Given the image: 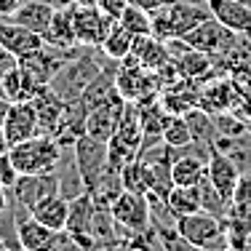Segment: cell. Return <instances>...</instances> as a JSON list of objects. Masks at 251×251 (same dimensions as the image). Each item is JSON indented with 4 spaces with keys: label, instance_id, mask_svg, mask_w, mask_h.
Wrapping results in <instances>:
<instances>
[{
    "label": "cell",
    "instance_id": "cell-1",
    "mask_svg": "<svg viewBox=\"0 0 251 251\" xmlns=\"http://www.w3.org/2000/svg\"><path fill=\"white\" fill-rule=\"evenodd\" d=\"M107 64H115V59L104 56L99 49L77 46V51L62 64V70L53 75V80L49 86L56 91V97L62 99L64 104H70V101L80 99V94L86 91V86L107 67Z\"/></svg>",
    "mask_w": 251,
    "mask_h": 251
},
{
    "label": "cell",
    "instance_id": "cell-2",
    "mask_svg": "<svg viewBox=\"0 0 251 251\" xmlns=\"http://www.w3.org/2000/svg\"><path fill=\"white\" fill-rule=\"evenodd\" d=\"M211 11L206 3H195V0H171L163 8L150 11V35L158 40H174L184 38L190 29H195L203 19H208Z\"/></svg>",
    "mask_w": 251,
    "mask_h": 251
},
{
    "label": "cell",
    "instance_id": "cell-3",
    "mask_svg": "<svg viewBox=\"0 0 251 251\" xmlns=\"http://www.w3.org/2000/svg\"><path fill=\"white\" fill-rule=\"evenodd\" d=\"M59 152H62L59 142L51 134H43V131L29 136L25 142H19V145L8 147V158L19 174H46V171H53L59 163Z\"/></svg>",
    "mask_w": 251,
    "mask_h": 251
},
{
    "label": "cell",
    "instance_id": "cell-4",
    "mask_svg": "<svg viewBox=\"0 0 251 251\" xmlns=\"http://www.w3.org/2000/svg\"><path fill=\"white\" fill-rule=\"evenodd\" d=\"M115 88L118 94L126 101H150L160 97V80L155 75V70H147L145 64H139L134 56H126L118 64V73H115Z\"/></svg>",
    "mask_w": 251,
    "mask_h": 251
},
{
    "label": "cell",
    "instance_id": "cell-5",
    "mask_svg": "<svg viewBox=\"0 0 251 251\" xmlns=\"http://www.w3.org/2000/svg\"><path fill=\"white\" fill-rule=\"evenodd\" d=\"M110 211H112V219H115V225H118V238H121V241L131 238L134 232H145V230L152 227L150 206H147L145 195H136V193L123 190V193L115 198V203L110 206Z\"/></svg>",
    "mask_w": 251,
    "mask_h": 251
},
{
    "label": "cell",
    "instance_id": "cell-6",
    "mask_svg": "<svg viewBox=\"0 0 251 251\" xmlns=\"http://www.w3.org/2000/svg\"><path fill=\"white\" fill-rule=\"evenodd\" d=\"M75 51H77V46L70 49V51H62V49H56V46H51V43H43L35 51L19 56V70L29 77V80L38 83V86H49V83L53 80V75L62 70V64L67 62Z\"/></svg>",
    "mask_w": 251,
    "mask_h": 251
},
{
    "label": "cell",
    "instance_id": "cell-7",
    "mask_svg": "<svg viewBox=\"0 0 251 251\" xmlns=\"http://www.w3.org/2000/svg\"><path fill=\"white\" fill-rule=\"evenodd\" d=\"M243 101V91L235 86L230 75H211L201 83L198 107L208 115H222V112H235Z\"/></svg>",
    "mask_w": 251,
    "mask_h": 251
},
{
    "label": "cell",
    "instance_id": "cell-8",
    "mask_svg": "<svg viewBox=\"0 0 251 251\" xmlns=\"http://www.w3.org/2000/svg\"><path fill=\"white\" fill-rule=\"evenodd\" d=\"M176 230L182 232L190 243H195L198 249H208V246H214V243L225 241V222L219 217H214V214L203 211V208L179 217Z\"/></svg>",
    "mask_w": 251,
    "mask_h": 251
},
{
    "label": "cell",
    "instance_id": "cell-9",
    "mask_svg": "<svg viewBox=\"0 0 251 251\" xmlns=\"http://www.w3.org/2000/svg\"><path fill=\"white\" fill-rule=\"evenodd\" d=\"M123 110H126V99L115 91L107 101H101L99 107L88 110V115H86V134L91 136V139L104 142V145H107V142L112 139V134H115L118 123H121Z\"/></svg>",
    "mask_w": 251,
    "mask_h": 251
},
{
    "label": "cell",
    "instance_id": "cell-10",
    "mask_svg": "<svg viewBox=\"0 0 251 251\" xmlns=\"http://www.w3.org/2000/svg\"><path fill=\"white\" fill-rule=\"evenodd\" d=\"M73 19H75L77 46H88V49H99L104 35L110 32V27H112V19H107L94 3L73 5Z\"/></svg>",
    "mask_w": 251,
    "mask_h": 251
},
{
    "label": "cell",
    "instance_id": "cell-11",
    "mask_svg": "<svg viewBox=\"0 0 251 251\" xmlns=\"http://www.w3.org/2000/svg\"><path fill=\"white\" fill-rule=\"evenodd\" d=\"M75 160H77V171L83 176L86 190H91L97 184V179L104 174L107 169V145L104 142L91 139L88 134H83L75 142Z\"/></svg>",
    "mask_w": 251,
    "mask_h": 251
},
{
    "label": "cell",
    "instance_id": "cell-12",
    "mask_svg": "<svg viewBox=\"0 0 251 251\" xmlns=\"http://www.w3.org/2000/svg\"><path fill=\"white\" fill-rule=\"evenodd\" d=\"M206 179L211 182V187L217 190L227 203H232V195H235V184H238V179H241V171H238V166L232 163L217 145L208 147Z\"/></svg>",
    "mask_w": 251,
    "mask_h": 251
},
{
    "label": "cell",
    "instance_id": "cell-13",
    "mask_svg": "<svg viewBox=\"0 0 251 251\" xmlns=\"http://www.w3.org/2000/svg\"><path fill=\"white\" fill-rule=\"evenodd\" d=\"M3 134L8 147L19 145V142L29 139V136L40 134V123H38V112H35L32 101H11L8 112L3 118Z\"/></svg>",
    "mask_w": 251,
    "mask_h": 251
},
{
    "label": "cell",
    "instance_id": "cell-14",
    "mask_svg": "<svg viewBox=\"0 0 251 251\" xmlns=\"http://www.w3.org/2000/svg\"><path fill=\"white\" fill-rule=\"evenodd\" d=\"M59 193V179L53 171H46V174H19V179L11 187V198L16 203H22L25 208L32 211L35 203H40L49 195Z\"/></svg>",
    "mask_w": 251,
    "mask_h": 251
},
{
    "label": "cell",
    "instance_id": "cell-15",
    "mask_svg": "<svg viewBox=\"0 0 251 251\" xmlns=\"http://www.w3.org/2000/svg\"><path fill=\"white\" fill-rule=\"evenodd\" d=\"M94 206H97V201L91 198V193H80L77 198L70 201V217H67V227L64 230L70 232V235L77 238V243H80L83 249L94 251L99 249L97 241L91 238V222H94Z\"/></svg>",
    "mask_w": 251,
    "mask_h": 251
},
{
    "label": "cell",
    "instance_id": "cell-16",
    "mask_svg": "<svg viewBox=\"0 0 251 251\" xmlns=\"http://www.w3.org/2000/svg\"><path fill=\"white\" fill-rule=\"evenodd\" d=\"M198 97H201V80L179 77V80L160 88L158 99L171 115H184L187 110H195V107H198Z\"/></svg>",
    "mask_w": 251,
    "mask_h": 251
},
{
    "label": "cell",
    "instance_id": "cell-17",
    "mask_svg": "<svg viewBox=\"0 0 251 251\" xmlns=\"http://www.w3.org/2000/svg\"><path fill=\"white\" fill-rule=\"evenodd\" d=\"M211 16L238 35H251V5L243 0H206Z\"/></svg>",
    "mask_w": 251,
    "mask_h": 251
},
{
    "label": "cell",
    "instance_id": "cell-18",
    "mask_svg": "<svg viewBox=\"0 0 251 251\" xmlns=\"http://www.w3.org/2000/svg\"><path fill=\"white\" fill-rule=\"evenodd\" d=\"M62 152H59V163L53 169V174L59 179V195L67 201L77 198L80 193H86V184H83V176L77 171V160H75V145H62Z\"/></svg>",
    "mask_w": 251,
    "mask_h": 251
},
{
    "label": "cell",
    "instance_id": "cell-19",
    "mask_svg": "<svg viewBox=\"0 0 251 251\" xmlns=\"http://www.w3.org/2000/svg\"><path fill=\"white\" fill-rule=\"evenodd\" d=\"M46 40L40 38V35H35V32H29L27 27L16 25L14 19H0V46H3L5 51H11L16 59L25 56L29 51H35Z\"/></svg>",
    "mask_w": 251,
    "mask_h": 251
},
{
    "label": "cell",
    "instance_id": "cell-20",
    "mask_svg": "<svg viewBox=\"0 0 251 251\" xmlns=\"http://www.w3.org/2000/svg\"><path fill=\"white\" fill-rule=\"evenodd\" d=\"M51 16H53V5L49 0H25L16 8V14L8 16V19H14L16 25L27 27L29 32L40 35V38H46L51 27Z\"/></svg>",
    "mask_w": 251,
    "mask_h": 251
},
{
    "label": "cell",
    "instance_id": "cell-21",
    "mask_svg": "<svg viewBox=\"0 0 251 251\" xmlns=\"http://www.w3.org/2000/svg\"><path fill=\"white\" fill-rule=\"evenodd\" d=\"M16 232H19L22 251H51L53 241H56V235H59L56 230H51V227H46L43 222H38L32 214H27V217H22L19 222H16Z\"/></svg>",
    "mask_w": 251,
    "mask_h": 251
},
{
    "label": "cell",
    "instance_id": "cell-22",
    "mask_svg": "<svg viewBox=\"0 0 251 251\" xmlns=\"http://www.w3.org/2000/svg\"><path fill=\"white\" fill-rule=\"evenodd\" d=\"M32 107L35 112H38V123H40V131L43 134H51L56 131L59 121H62V112H64V101L56 97V91H53L51 86H40L38 94H35L32 99Z\"/></svg>",
    "mask_w": 251,
    "mask_h": 251
},
{
    "label": "cell",
    "instance_id": "cell-23",
    "mask_svg": "<svg viewBox=\"0 0 251 251\" xmlns=\"http://www.w3.org/2000/svg\"><path fill=\"white\" fill-rule=\"evenodd\" d=\"M46 43L56 46L62 51H70L77 46V38H75V19H73V5H59L53 8V16H51V27H49V35H46Z\"/></svg>",
    "mask_w": 251,
    "mask_h": 251
},
{
    "label": "cell",
    "instance_id": "cell-24",
    "mask_svg": "<svg viewBox=\"0 0 251 251\" xmlns=\"http://www.w3.org/2000/svg\"><path fill=\"white\" fill-rule=\"evenodd\" d=\"M32 217L38 219V222H43L46 227H51V230L62 232L64 227H67V217H70V201L62 198V195H49V198H43L40 203H35L32 206Z\"/></svg>",
    "mask_w": 251,
    "mask_h": 251
},
{
    "label": "cell",
    "instance_id": "cell-25",
    "mask_svg": "<svg viewBox=\"0 0 251 251\" xmlns=\"http://www.w3.org/2000/svg\"><path fill=\"white\" fill-rule=\"evenodd\" d=\"M121 179H123V190L136 193V195H147L155 187L152 166L145 158H134L131 163H126L121 169Z\"/></svg>",
    "mask_w": 251,
    "mask_h": 251
},
{
    "label": "cell",
    "instance_id": "cell-26",
    "mask_svg": "<svg viewBox=\"0 0 251 251\" xmlns=\"http://www.w3.org/2000/svg\"><path fill=\"white\" fill-rule=\"evenodd\" d=\"M131 56L139 64H145L147 70H158L160 64L169 62V49H166L163 40L152 38V35H136L134 38V49H131Z\"/></svg>",
    "mask_w": 251,
    "mask_h": 251
},
{
    "label": "cell",
    "instance_id": "cell-27",
    "mask_svg": "<svg viewBox=\"0 0 251 251\" xmlns=\"http://www.w3.org/2000/svg\"><path fill=\"white\" fill-rule=\"evenodd\" d=\"M38 88L40 86L22 73L19 64L0 75V94H3L8 101H29L35 94H38Z\"/></svg>",
    "mask_w": 251,
    "mask_h": 251
},
{
    "label": "cell",
    "instance_id": "cell-28",
    "mask_svg": "<svg viewBox=\"0 0 251 251\" xmlns=\"http://www.w3.org/2000/svg\"><path fill=\"white\" fill-rule=\"evenodd\" d=\"M134 38H136V35H131L121 22H112V27H110V32L104 35L99 51L104 53V56L121 62V59H126L131 53V49H134Z\"/></svg>",
    "mask_w": 251,
    "mask_h": 251
},
{
    "label": "cell",
    "instance_id": "cell-29",
    "mask_svg": "<svg viewBox=\"0 0 251 251\" xmlns=\"http://www.w3.org/2000/svg\"><path fill=\"white\" fill-rule=\"evenodd\" d=\"M166 203H169L171 214L179 219L184 214H193V211H201V184L195 187H184V184H174L166 195Z\"/></svg>",
    "mask_w": 251,
    "mask_h": 251
},
{
    "label": "cell",
    "instance_id": "cell-30",
    "mask_svg": "<svg viewBox=\"0 0 251 251\" xmlns=\"http://www.w3.org/2000/svg\"><path fill=\"white\" fill-rule=\"evenodd\" d=\"M184 118H187L190 134H193V142H201V145H214V142L219 139L217 123H214V115H208L206 110L195 107V110H187V112H184Z\"/></svg>",
    "mask_w": 251,
    "mask_h": 251
},
{
    "label": "cell",
    "instance_id": "cell-31",
    "mask_svg": "<svg viewBox=\"0 0 251 251\" xmlns=\"http://www.w3.org/2000/svg\"><path fill=\"white\" fill-rule=\"evenodd\" d=\"M91 198L97 201V203H104V206H112L115 203V198L123 193V179H121V171L118 169H112L110 163H107V169H104V174H101L97 179V184H94L91 190Z\"/></svg>",
    "mask_w": 251,
    "mask_h": 251
},
{
    "label": "cell",
    "instance_id": "cell-32",
    "mask_svg": "<svg viewBox=\"0 0 251 251\" xmlns=\"http://www.w3.org/2000/svg\"><path fill=\"white\" fill-rule=\"evenodd\" d=\"M163 142L174 150H182V147L193 145V134H190V126L184 115H171L169 123L163 128Z\"/></svg>",
    "mask_w": 251,
    "mask_h": 251
},
{
    "label": "cell",
    "instance_id": "cell-33",
    "mask_svg": "<svg viewBox=\"0 0 251 251\" xmlns=\"http://www.w3.org/2000/svg\"><path fill=\"white\" fill-rule=\"evenodd\" d=\"M118 22H121L131 35H150V11L139 8V5H131L128 3Z\"/></svg>",
    "mask_w": 251,
    "mask_h": 251
},
{
    "label": "cell",
    "instance_id": "cell-34",
    "mask_svg": "<svg viewBox=\"0 0 251 251\" xmlns=\"http://www.w3.org/2000/svg\"><path fill=\"white\" fill-rule=\"evenodd\" d=\"M227 206H230V203H227L222 195L211 187V182L203 179V182H201V208H203V211H208V214H214V217L225 219Z\"/></svg>",
    "mask_w": 251,
    "mask_h": 251
},
{
    "label": "cell",
    "instance_id": "cell-35",
    "mask_svg": "<svg viewBox=\"0 0 251 251\" xmlns=\"http://www.w3.org/2000/svg\"><path fill=\"white\" fill-rule=\"evenodd\" d=\"M155 232H158V238H160L163 251H203V249L195 246V243H190L187 238L176 230V225L174 227H158Z\"/></svg>",
    "mask_w": 251,
    "mask_h": 251
},
{
    "label": "cell",
    "instance_id": "cell-36",
    "mask_svg": "<svg viewBox=\"0 0 251 251\" xmlns=\"http://www.w3.org/2000/svg\"><path fill=\"white\" fill-rule=\"evenodd\" d=\"M217 123V134L219 136H241L249 131V121L238 112H222V115H214Z\"/></svg>",
    "mask_w": 251,
    "mask_h": 251
},
{
    "label": "cell",
    "instance_id": "cell-37",
    "mask_svg": "<svg viewBox=\"0 0 251 251\" xmlns=\"http://www.w3.org/2000/svg\"><path fill=\"white\" fill-rule=\"evenodd\" d=\"M123 243H126L131 251H163V246H160V238H158V232H155V227H150V230H145V232H134V235L126 238Z\"/></svg>",
    "mask_w": 251,
    "mask_h": 251
},
{
    "label": "cell",
    "instance_id": "cell-38",
    "mask_svg": "<svg viewBox=\"0 0 251 251\" xmlns=\"http://www.w3.org/2000/svg\"><path fill=\"white\" fill-rule=\"evenodd\" d=\"M16 179H19V171H16V166L11 163L8 152H5V155H0V187L11 190V187H14V182H16Z\"/></svg>",
    "mask_w": 251,
    "mask_h": 251
},
{
    "label": "cell",
    "instance_id": "cell-39",
    "mask_svg": "<svg viewBox=\"0 0 251 251\" xmlns=\"http://www.w3.org/2000/svg\"><path fill=\"white\" fill-rule=\"evenodd\" d=\"M94 5H97L107 19L118 22V19H121V14L126 11V5H128V0H94Z\"/></svg>",
    "mask_w": 251,
    "mask_h": 251
},
{
    "label": "cell",
    "instance_id": "cell-40",
    "mask_svg": "<svg viewBox=\"0 0 251 251\" xmlns=\"http://www.w3.org/2000/svg\"><path fill=\"white\" fill-rule=\"evenodd\" d=\"M51 251H88V249H83L80 243H77L75 235H70L67 230H62V232L56 235V241H53Z\"/></svg>",
    "mask_w": 251,
    "mask_h": 251
},
{
    "label": "cell",
    "instance_id": "cell-41",
    "mask_svg": "<svg viewBox=\"0 0 251 251\" xmlns=\"http://www.w3.org/2000/svg\"><path fill=\"white\" fill-rule=\"evenodd\" d=\"M232 201L238 203H251V171L249 174H241L235 184V195H232Z\"/></svg>",
    "mask_w": 251,
    "mask_h": 251
},
{
    "label": "cell",
    "instance_id": "cell-42",
    "mask_svg": "<svg viewBox=\"0 0 251 251\" xmlns=\"http://www.w3.org/2000/svg\"><path fill=\"white\" fill-rule=\"evenodd\" d=\"M16 64H19V59H16L11 51H5L3 46H0V75L8 73V70H11V67H16Z\"/></svg>",
    "mask_w": 251,
    "mask_h": 251
},
{
    "label": "cell",
    "instance_id": "cell-43",
    "mask_svg": "<svg viewBox=\"0 0 251 251\" xmlns=\"http://www.w3.org/2000/svg\"><path fill=\"white\" fill-rule=\"evenodd\" d=\"M25 3V0H0V19H8L16 14V8Z\"/></svg>",
    "mask_w": 251,
    "mask_h": 251
},
{
    "label": "cell",
    "instance_id": "cell-44",
    "mask_svg": "<svg viewBox=\"0 0 251 251\" xmlns=\"http://www.w3.org/2000/svg\"><path fill=\"white\" fill-rule=\"evenodd\" d=\"M131 5H139V8L145 11H155V8H163V5H169L171 0H128Z\"/></svg>",
    "mask_w": 251,
    "mask_h": 251
},
{
    "label": "cell",
    "instance_id": "cell-45",
    "mask_svg": "<svg viewBox=\"0 0 251 251\" xmlns=\"http://www.w3.org/2000/svg\"><path fill=\"white\" fill-rule=\"evenodd\" d=\"M53 8H59V5H86V3H94V0H49Z\"/></svg>",
    "mask_w": 251,
    "mask_h": 251
},
{
    "label": "cell",
    "instance_id": "cell-46",
    "mask_svg": "<svg viewBox=\"0 0 251 251\" xmlns=\"http://www.w3.org/2000/svg\"><path fill=\"white\" fill-rule=\"evenodd\" d=\"M203 251H232V249H230V243H227V238H225V241L214 243V246H208V249H203Z\"/></svg>",
    "mask_w": 251,
    "mask_h": 251
},
{
    "label": "cell",
    "instance_id": "cell-47",
    "mask_svg": "<svg viewBox=\"0 0 251 251\" xmlns=\"http://www.w3.org/2000/svg\"><path fill=\"white\" fill-rule=\"evenodd\" d=\"M8 152V142H5V134H3V123H0V155Z\"/></svg>",
    "mask_w": 251,
    "mask_h": 251
},
{
    "label": "cell",
    "instance_id": "cell-48",
    "mask_svg": "<svg viewBox=\"0 0 251 251\" xmlns=\"http://www.w3.org/2000/svg\"><path fill=\"white\" fill-rule=\"evenodd\" d=\"M118 243H112V246H99V249H94V251H115Z\"/></svg>",
    "mask_w": 251,
    "mask_h": 251
},
{
    "label": "cell",
    "instance_id": "cell-49",
    "mask_svg": "<svg viewBox=\"0 0 251 251\" xmlns=\"http://www.w3.org/2000/svg\"><path fill=\"white\" fill-rule=\"evenodd\" d=\"M0 251H11V249L8 246H0Z\"/></svg>",
    "mask_w": 251,
    "mask_h": 251
},
{
    "label": "cell",
    "instance_id": "cell-50",
    "mask_svg": "<svg viewBox=\"0 0 251 251\" xmlns=\"http://www.w3.org/2000/svg\"><path fill=\"white\" fill-rule=\"evenodd\" d=\"M249 131H251V121H249Z\"/></svg>",
    "mask_w": 251,
    "mask_h": 251
},
{
    "label": "cell",
    "instance_id": "cell-51",
    "mask_svg": "<svg viewBox=\"0 0 251 251\" xmlns=\"http://www.w3.org/2000/svg\"><path fill=\"white\" fill-rule=\"evenodd\" d=\"M243 3H251V0H243Z\"/></svg>",
    "mask_w": 251,
    "mask_h": 251
},
{
    "label": "cell",
    "instance_id": "cell-52",
    "mask_svg": "<svg viewBox=\"0 0 251 251\" xmlns=\"http://www.w3.org/2000/svg\"><path fill=\"white\" fill-rule=\"evenodd\" d=\"M0 246H3V241H0Z\"/></svg>",
    "mask_w": 251,
    "mask_h": 251
},
{
    "label": "cell",
    "instance_id": "cell-53",
    "mask_svg": "<svg viewBox=\"0 0 251 251\" xmlns=\"http://www.w3.org/2000/svg\"><path fill=\"white\" fill-rule=\"evenodd\" d=\"M249 38H251V35H249Z\"/></svg>",
    "mask_w": 251,
    "mask_h": 251
}]
</instances>
